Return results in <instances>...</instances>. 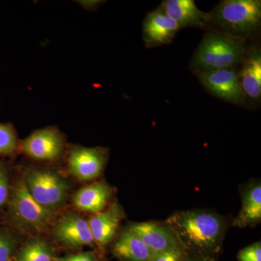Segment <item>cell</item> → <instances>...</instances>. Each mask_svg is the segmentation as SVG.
Returning <instances> with one entry per match:
<instances>
[{
  "instance_id": "6da1fadb",
  "label": "cell",
  "mask_w": 261,
  "mask_h": 261,
  "mask_svg": "<svg viewBox=\"0 0 261 261\" xmlns=\"http://www.w3.org/2000/svg\"><path fill=\"white\" fill-rule=\"evenodd\" d=\"M182 246L209 251L218 247L224 231L222 220L216 214L200 211H183L166 221Z\"/></svg>"
},
{
  "instance_id": "7a4b0ae2",
  "label": "cell",
  "mask_w": 261,
  "mask_h": 261,
  "mask_svg": "<svg viewBox=\"0 0 261 261\" xmlns=\"http://www.w3.org/2000/svg\"><path fill=\"white\" fill-rule=\"evenodd\" d=\"M245 39L219 32L206 34L196 51L192 67L197 72L230 69L247 55Z\"/></svg>"
},
{
  "instance_id": "3957f363",
  "label": "cell",
  "mask_w": 261,
  "mask_h": 261,
  "mask_svg": "<svg viewBox=\"0 0 261 261\" xmlns=\"http://www.w3.org/2000/svg\"><path fill=\"white\" fill-rule=\"evenodd\" d=\"M210 23L221 33L232 37L245 38L253 35L260 28V0H225L210 13Z\"/></svg>"
},
{
  "instance_id": "277c9868",
  "label": "cell",
  "mask_w": 261,
  "mask_h": 261,
  "mask_svg": "<svg viewBox=\"0 0 261 261\" xmlns=\"http://www.w3.org/2000/svg\"><path fill=\"white\" fill-rule=\"evenodd\" d=\"M8 202L10 216L22 227L40 231L54 219L56 212L48 210L33 198L24 179H19L15 183Z\"/></svg>"
},
{
  "instance_id": "5b68a950",
  "label": "cell",
  "mask_w": 261,
  "mask_h": 261,
  "mask_svg": "<svg viewBox=\"0 0 261 261\" xmlns=\"http://www.w3.org/2000/svg\"><path fill=\"white\" fill-rule=\"evenodd\" d=\"M24 181L33 198L48 210L56 212L66 200L68 184L54 171L30 170Z\"/></svg>"
},
{
  "instance_id": "8992f818",
  "label": "cell",
  "mask_w": 261,
  "mask_h": 261,
  "mask_svg": "<svg viewBox=\"0 0 261 261\" xmlns=\"http://www.w3.org/2000/svg\"><path fill=\"white\" fill-rule=\"evenodd\" d=\"M20 152L39 161H56L61 157L65 149V139L55 127L38 129L19 142Z\"/></svg>"
},
{
  "instance_id": "52a82bcc",
  "label": "cell",
  "mask_w": 261,
  "mask_h": 261,
  "mask_svg": "<svg viewBox=\"0 0 261 261\" xmlns=\"http://www.w3.org/2000/svg\"><path fill=\"white\" fill-rule=\"evenodd\" d=\"M107 149L75 145L68 156L69 172L80 181L93 180L100 176L108 161Z\"/></svg>"
},
{
  "instance_id": "ba28073f",
  "label": "cell",
  "mask_w": 261,
  "mask_h": 261,
  "mask_svg": "<svg viewBox=\"0 0 261 261\" xmlns=\"http://www.w3.org/2000/svg\"><path fill=\"white\" fill-rule=\"evenodd\" d=\"M197 73L202 85L216 97L239 106H242L246 100L238 73L233 68Z\"/></svg>"
},
{
  "instance_id": "9c48e42d",
  "label": "cell",
  "mask_w": 261,
  "mask_h": 261,
  "mask_svg": "<svg viewBox=\"0 0 261 261\" xmlns=\"http://www.w3.org/2000/svg\"><path fill=\"white\" fill-rule=\"evenodd\" d=\"M53 237L65 246L77 247L93 245L94 244L88 220L80 215H65L55 225Z\"/></svg>"
},
{
  "instance_id": "30bf717a",
  "label": "cell",
  "mask_w": 261,
  "mask_h": 261,
  "mask_svg": "<svg viewBox=\"0 0 261 261\" xmlns=\"http://www.w3.org/2000/svg\"><path fill=\"white\" fill-rule=\"evenodd\" d=\"M127 229L140 238L153 254L185 249L169 228L151 222L130 224Z\"/></svg>"
},
{
  "instance_id": "8fae6325",
  "label": "cell",
  "mask_w": 261,
  "mask_h": 261,
  "mask_svg": "<svg viewBox=\"0 0 261 261\" xmlns=\"http://www.w3.org/2000/svg\"><path fill=\"white\" fill-rule=\"evenodd\" d=\"M181 29L161 8L148 13L143 23L144 42L146 47H159L170 44Z\"/></svg>"
},
{
  "instance_id": "7c38bea8",
  "label": "cell",
  "mask_w": 261,
  "mask_h": 261,
  "mask_svg": "<svg viewBox=\"0 0 261 261\" xmlns=\"http://www.w3.org/2000/svg\"><path fill=\"white\" fill-rule=\"evenodd\" d=\"M160 8L180 28H202L210 23V15L199 9L193 0H166Z\"/></svg>"
},
{
  "instance_id": "4fadbf2b",
  "label": "cell",
  "mask_w": 261,
  "mask_h": 261,
  "mask_svg": "<svg viewBox=\"0 0 261 261\" xmlns=\"http://www.w3.org/2000/svg\"><path fill=\"white\" fill-rule=\"evenodd\" d=\"M122 218L123 212L116 203L106 211L94 214L88 222L94 244L103 248L111 243L116 236Z\"/></svg>"
},
{
  "instance_id": "5bb4252c",
  "label": "cell",
  "mask_w": 261,
  "mask_h": 261,
  "mask_svg": "<svg viewBox=\"0 0 261 261\" xmlns=\"http://www.w3.org/2000/svg\"><path fill=\"white\" fill-rule=\"evenodd\" d=\"M112 190L105 182H97L82 187L73 196V205L84 212L97 214L106 208L111 199Z\"/></svg>"
},
{
  "instance_id": "9a60e30c",
  "label": "cell",
  "mask_w": 261,
  "mask_h": 261,
  "mask_svg": "<svg viewBox=\"0 0 261 261\" xmlns=\"http://www.w3.org/2000/svg\"><path fill=\"white\" fill-rule=\"evenodd\" d=\"M241 88L245 98L258 100L261 94V55L257 49H252L243 61L238 73Z\"/></svg>"
},
{
  "instance_id": "2e32d148",
  "label": "cell",
  "mask_w": 261,
  "mask_h": 261,
  "mask_svg": "<svg viewBox=\"0 0 261 261\" xmlns=\"http://www.w3.org/2000/svg\"><path fill=\"white\" fill-rule=\"evenodd\" d=\"M113 253L124 261H151L154 255L128 229L123 231L114 243Z\"/></svg>"
},
{
  "instance_id": "e0dca14e",
  "label": "cell",
  "mask_w": 261,
  "mask_h": 261,
  "mask_svg": "<svg viewBox=\"0 0 261 261\" xmlns=\"http://www.w3.org/2000/svg\"><path fill=\"white\" fill-rule=\"evenodd\" d=\"M261 220V187L257 185L243 196L242 208L233 225L240 227L252 226Z\"/></svg>"
},
{
  "instance_id": "ac0fdd59",
  "label": "cell",
  "mask_w": 261,
  "mask_h": 261,
  "mask_svg": "<svg viewBox=\"0 0 261 261\" xmlns=\"http://www.w3.org/2000/svg\"><path fill=\"white\" fill-rule=\"evenodd\" d=\"M53 249L41 239H34L25 243L16 255V261H54Z\"/></svg>"
},
{
  "instance_id": "d6986e66",
  "label": "cell",
  "mask_w": 261,
  "mask_h": 261,
  "mask_svg": "<svg viewBox=\"0 0 261 261\" xmlns=\"http://www.w3.org/2000/svg\"><path fill=\"white\" fill-rule=\"evenodd\" d=\"M18 145L13 124L0 123V155H13L18 150Z\"/></svg>"
},
{
  "instance_id": "ffe728a7",
  "label": "cell",
  "mask_w": 261,
  "mask_h": 261,
  "mask_svg": "<svg viewBox=\"0 0 261 261\" xmlns=\"http://www.w3.org/2000/svg\"><path fill=\"white\" fill-rule=\"evenodd\" d=\"M17 247V240L7 228L0 227V261H9Z\"/></svg>"
},
{
  "instance_id": "44dd1931",
  "label": "cell",
  "mask_w": 261,
  "mask_h": 261,
  "mask_svg": "<svg viewBox=\"0 0 261 261\" xmlns=\"http://www.w3.org/2000/svg\"><path fill=\"white\" fill-rule=\"evenodd\" d=\"M10 194L9 173L4 163H0V208L8 202Z\"/></svg>"
},
{
  "instance_id": "7402d4cb",
  "label": "cell",
  "mask_w": 261,
  "mask_h": 261,
  "mask_svg": "<svg viewBox=\"0 0 261 261\" xmlns=\"http://www.w3.org/2000/svg\"><path fill=\"white\" fill-rule=\"evenodd\" d=\"M239 261H261L260 242L243 249L238 254Z\"/></svg>"
},
{
  "instance_id": "603a6c76",
  "label": "cell",
  "mask_w": 261,
  "mask_h": 261,
  "mask_svg": "<svg viewBox=\"0 0 261 261\" xmlns=\"http://www.w3.org/2000/svg\"><path fill=\"white\" fill-rule=\"evenodd\" d=\"M187 255L185 249L154 254L151 261H181Z\"/></svg>"
},
{
  "instance_id": "cb8c5ba5",
  "label": "cell",
  "mask_w": 261,
  "mask_h": 261,
  "mask_svg": "<svg viewBox=\"0 0 261 261\" xmlns=\"http://www.w3.org/2000/svg\"><path fill=\"white\" fill-rule=\"evenodd\" d=\"M56 261H99L94 253L90 252H81L56 259Z\"/></svg>"
},
{
  "instance_id": "d4e9b609",
  "label": "cell",
  "mask_w": 261,
  "mask_h": 261,
  "mask_svg": "<svg viewBox=\"0 0 261 261\" xmlns=\"http://www.w3.org/2000/svg\"><path fill=\"white\" fill-rule=\"evenodd\" d=\"M77 3L79 4L82 5L85 9L87 10H94L97 8L98 5H100L101 1H96V0H92V1H78Z\"/></svg>"
},
{
  "instance_id": "484cf974",
  "label": "cell",
  "mask_w": 261,
  "mask_h": 261,
  "mask_svg": "<svg viewBox=\"0 0 261 261\" xmlns=\"http://www.w3.org/2000/svg\"><path fill=\"white\" fill-rule=\"evenodd\" d=\"M181 261H214L211 260V259L205 258V257H190L186 256L182 259Z\"/></svg>"
}]
</instances>
